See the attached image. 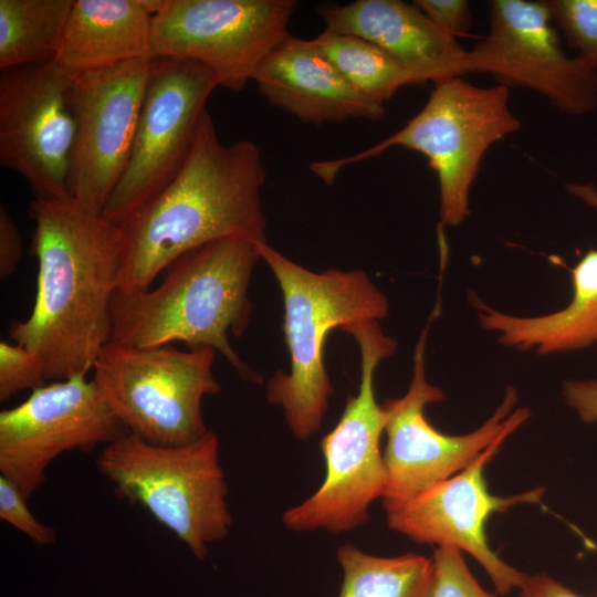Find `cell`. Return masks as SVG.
Masks as SVG:
<instances>
[{
    "label": "cell",
    "mask_w": 597,
    "mask_h": 597,
    "mask_svg": "<svg viewBox=\"0 0 597 597\" xmlns=\"http://www.w3.org/2000/svg\"><path fill=\"white\" fill-rule=\"evenodd\" d=\"M31 253L38 260L33 310L9 337L43 363L45 379L86 376L111 339V303L123 255L121 227L74 198H34Z\"/></svg>",
    "instance_id": "6da1fadb"
},
{
    "label": "cell",
    "mask_w": 597,
    "mask_h": 597,
    "mask_svg": "<svg viewBox=\"0 0 597 597\" xmlns=\"http://www.w3.org/2000/svg\"><path fill=\"white\" fill-rule=\"evenodd\" d=\"M431 559L432 575L426 597H494L473 577L459 548L437 547Z\"/></svg>",
    "instance_id": "d4e9b609"
},
{
    "label": "cell",
    "mask_w": 597,
    "mask_h": 597,
    "mask_svg": "<svg viewBox=\"0 0 597 597\" xmlns=\"http://www.w3.org/2000/svg\"><path fill=\"white\" fill-rule=\"evenodd\" d=\"M219 82L190 61L156 56L123 177L102 216L122 226L159 195L188 160Z\"/></svg>",
    "instance_id": "30bf717a"
},
{
    "label": "cell",
    "mask_w": 597,
    "mask_h": 597,
    "mask_svg": "<svg viewBox=\"0 0 597 597\" xmlns=\"http://www.w3.org/2000/svg\"><path fill=\"white\" fill-rule=\"evenodd\" d=\"M356 342L360 355V383L348 396L336 426L322 438L325 476L305 501L282 515L285 526L303 532L341 533L368 521V509L383 498L387 473L379 449L386 412L375 398L374 376L384 359L394 355L397 342L378 321H363L343 328Z\"/></svg>",
    "instance_id": "52a82bcc"
},
{
    "label": "cell",
    "mask_w": 597,
    "mask_h": 597,
    "mask_svg": "<svg viewBox=\"0 0 597 597\" xmlns=\"http://www.w3.org/2000/svg\"><path fill=\"white\" fill-rule=\"evenodd\" d=\"M552 22L576 56L597 71V0H546Z\"/></svg>",
    "instance_id": "cb8c5ba5"
},
{
    "label": "cell",
    "mask_w": 597,
    "mask_h": 597,
    "mask_svg": "<svg viewBox=\"0 0 597 597\" xmlns=\"http://www.w3.org/2000/svg\"><path fill=\"white\" fill-rule=\"evenodd\" d=\"M258 243L242 237L219 239L172 261L155 289L117 290L111 303L109 342L134 347L175 342L189 349L210 347L243 379L261 383L260 374L237 355L228 338L229 333L241 336L251 318L248 291L261 259Z\"/></svg>",
    "instance_id": "3957f363"
},
{
    "label": "cell",
    "mask_w": 597,
    "mask_h": 597,
    "mask_svg": "<svg viewBox=\"0 0 597 597\" xmlns=\"http://www.w3.org/2000/svg\"><path fill=\"white\" fill-rule=\"evenodd\" d=\"M488 34L467 52L465 74L523 87L573 116L597 107V71L563 49L546 0H490Z\"/></svg>",
    "instance_id": "7c38bea8"
},
{
    "label": "cell",
    "mask_w": 597,
    "mask_h": 597,
    "mask_svg": "<svg viewBox=\"0 0 597 597\" xmlns=\"http://www.w3.org/2000/svg\"><path fill=\"white\" fill-rule=\"evenodd\" d=\"M129 430L85 376L42 385L0 412V472L29 499L64 452L91 451Z\"/></svg>",
    "instance_id": "4fadbf2b"
},
{
    "label": "cell",
    "mask_w": 597,
    "mask_h": 597,
    "mask_svg": "<svg viewBox=\"0 0 597 597\" xmlns=\"http://www.w3.org/2000/svg\"><path fill=\"white\" fill-rule=\"evenodd\" d=\"M74 0H0V69L55 61Z\"/></svg>",
    "instance_id": "44dd1931"
},
{
    "label": "cell",
    "mask_w": 597,
    "mask_h": 597,
    "mask_svg": "<svg viewBox=\"0 0 597 597\" xmlns=\"http://www.w3.org/2000/svg\"><path fill=\"white\" fill-rule=\"evenodd\" d=\"M22 256L19 230L4 207H0V279L3 281L15 270Z\"/></svg>",
    "instance_id": "f546056e"
},
{
    "label": "cell",
    "mask_w": 597,
    "mask_h": 597,
    "mask_svg": "<svg viewBox=\"0 0 597 597\" xmlns=\"http://www.w3.org/2000/svg\"><path fill=\"white\" fill-rule=\"evenodd\" d=\"M569 195L578 198L588 207L597 210V188L593 181L566 184Z\"/></svg>",
    "instance_id": "1f68e13d"
},
{
    "label": "cell",
    "mask_w": 597,
    "mask_h": 597,
    "mask_svg": "<svg viewBox=\"0 0 597 597\" xmlns=\"http://www.w3.org/2000/svg\"><path fill=\"white\" fill-rule=\"evenodd\" d=\"M509 88L481 87L463 76L436 84L423 107L399 130L350 156L312 163L310 169L333 185L342 169L380 156L394 147L428 159L439 184L441 227H458L470 217V190L488 149L520 130L509 106Z\"/></svg>",
    "instance_id": "5b68a950"
},
{
    "label": "cell",
    "mask_w": 597,
    "mask_h": 597,
    "mask_svg": "<svg viewBox=\"0 0 597 597\" xmlns=\"http://www.w3.org/2000/svg\"><path fill=\"white\" fill-rule=\"evenodd\" d=\"M283 296L282 329L290 354V371L277 370L266 384V398L282 408L298 440L322 425L333 387L324 364L328 334L363 321L387 317V296L363 270L313 272L259 242Z\"/></svg>",
    "instance_id": "277c9868"
},
{
    "label": "cell",
    "mask_w": 597,
    "mask_h": 597,
    "mask_svg": "<svg viewBox=\"0 0 597 597\" xmlns=\"http://www.w3.org/2000/svg\"><path fill=\"white\" fill-rule=\"evenodd\" d=\"M413 3L446 34L458 40L469 34L472 12L467 0H416Z\"/></svg>",
    "instance_id": "83f0119b"
},
{
    "label": "cell",
    "mask_w": 597,
    "mask_h": 597,
    "mask_svg": "<svg viewBox=\"0 0 597 597\" xmlns=\"http://www.w3.org/2000/svg\"><path fill=\"white\" fill-rule=\"evenodd\" d=\"M96 465L118 498L144 507L198 559L229 534L233 520L213 431L181 446L128 432L104 447Z\"/></svg>",
    "instance_id": "8992f818"
},
{
    "label": "cell",
    "mask_w": 597,
    "mask_h": 597,
    "mask_svg": "<svg viewBox=\"0 0 597 597\" xmlns=\"http://www.w3.org/2000/svg\"><path fill=\"white\" fill-rule=\"evenodd\" d=\"M325 29L368 40L422 84L463 76L468 50L441 31L415 3L357 0L318 9Z\"/></svg>",
    "instance_id": "e0dca14e"
},
{
    "label": "cell",
    "mask_w": 597,
    "mask_h": 597,
    "mask_svg": "<svg viewBox=\"0 0 597 597\" xmlns=\"http://www.w3.org/2000/svg\"><path fill=\"white\" fill-rule=\"evenodd\" d=\"M519 589L521 597H580L545 574L524 573Z\"/></svg>",
    "instance_id": "4dcf8cb0"
},
{
    "label": "cell",
    "mask_w": 597,
    "mask_h": 597,
    "mask_svg": "<svg viewBox=\"0 0 597 597\" xmlns=\"http://www.w3.org/2000/svg\"><path fill=\"white\" fill-rule=\"evenodd\" d=\"M252 81L270 104L303 123L379 121L386 114L385 105L360 95L312 40L290 35L261 63Z\"/></svg>",
    "instance_id": "ac0fdd59"
},
{
    "label": "cell",
    "mask_w": 597,
    "mask_h": 597,
    "mask_svg": "<svg viewBox=\"0 0 597 597\" xmlns=\"http://www.w3.org/2000/svg\"><path fill=\"white\" fill-rule=\"evenodd\" d=\"M154 59L72 74L76 134L69 190L87 211L102 214L125 172Z\"/></svg>",
    "instance_id": "5bb4252c"
},
{
    "label": "cell",
    "mask_w": 597,
    "mask_h": 597,
    "mask_svg": "<svg viewBox=\"0 0 597 597\" xmlns=\"http://www.w3.org/2000/svg\"><path fill=\"white\" fill-rule=\"evenodd\" d=\"M216 350L187 352L172 344L134 347L109 342L94 367L93 383L129 432L159 446H181L203 437L202 398L216 395Z\"/></svg>",
    "instance_id": "ba28073f"
},
{
    "label": "cell",
    "mask_w": 597,
    "mask_h": 597,
    "mask_svg": "<svg viewBox=\"0 0 597 597\" xmlns=\"http://www.w3.org/2000/svg\"><path fill=\"white\" fill-rule=\"evenodd\" d=\"M295 0H164L153 17L155 56L195 62L240 92L291 34Z\"/></svg>",
    "instance_id": "8fae6325"
},
{
    "label": "cell",
    "mask_w": 597,
    "mask_h": 597,
    "mask_svg": "<svg viewBox=\"0 0 597 597\" xmlns=\"http://www.w3.org/2000/svg\"><path fill=\"white\" fill-rule=\"evenodd\" d=\"M442 284V282H439ZM441 285L413 352L412 377L407 392L381 405L386 412L387 473L384 507L406 502L463 470L502 436H510L531 415L528 408H513L516 390L507 387L503 401L476 430L450 436L437 430L426 418L428 404L446 398L426 377V345L433 322L441 314Z\"/></svg>",
    "instance_id": "9c48e42d"
},
{
    "label": "cell",
    "mask_w": 597,
    "mask_h": 597,
    "mask_svg": "<svg viewBox=\"0 0 597 597\" xmlns=\"http://www.w3.org/2000/svg\"><path fill=\"white\" fill-rule=\"evenodd\" d=\"M42 360L19 344L0 343V401L3 402L21 390L44 385Z\"/></svg>",
    "instance_id": "484cf974"
},
{
    "label": "cell",
    "mask_w": 597,
    "mask_h": 597,
    "mask_svg": "<svg viewBox=\"0 0 597 597\" xmlns=\"http://www.w3.org/2000/svg\"><path fill=\"white\" fill-rule=\"evenodd\" d=\"M312 41L344 78L369 101L385 105L400 88L422 85L386 51L360 36L325 29Z\"/></svg>",
    "instance_id": "7402d4cb"
},
{
    "label": "cell",
    "mask_w": 597,
    "mask_h": 597,
    "mask_svg": "<svg viewBox=\"0 0 597 597\" xmlns=\"http://www.w3.org/2000/svg\"><path fill=\"white\" fill-rule=\"evenodd\" d=\"M344 579L338 597H426L432 559L418 554L380 557L353 544L339 546Z\"/></svg>",
    "instance_id": "603a6c76"
},
{
    "label": "cell",
    "mask_w": 597,
    "mask_h": 597,
    "mask_svg": "<svg viewBox=\"0 0 597 597\" xmlns=\"http://www.w3.org/2000/svg\"><path fill=\"white\" fill-rule=\"evenodd\" d=\"M20 489L4 475H0V517L38 545L48 546L56 542L53 527L38 521L29 510Z\"/></svg>",
    "instance_id": "4316f807"
},
{
    "label": "cell",
    "mask_w": 597,
    "mask_h": 597,
    "mask_svg": "<svg viewBox=\"0 0 597 597\" xmlns=\"http://www.w3.org/2000/svg\"><path fill=\"white\" fill-rule=\"evenodd\" d=\"M164 0H74L54 62L74 74L156 57L153 17Z\"/></svg>",
    "instance_id": "d6986e66"
},
{
    "label": "cell",
    "mask_w": 597,
    "mask_h": 597,
    "mask_svg": "<svg viewBox=\"0 0 597 597\" xmlns=\"http://www.w3.org/2000/svg\"><path fill=\"white\" fill-rule=\"evenodd\" d=\"M509 436H502L463 470L417 496L386 507L388 526L415 542L469 553L491 577L500 594L519 588L524 573L503 562L488 543L485 524L493 513L523 503L541 502L545 488L512 496L489 492L484 468Z\"/></svg>",
    "instance_id": "2e32d148"
},
{
    "label": "cell",
    "mask_w": 597,
    "mask_h": 597,
    "mask_svg": "<svg viewBox=\"0 0 597 597\" xmlns=\"http://www.w3.org/2000/svg\"><path fill=\"white\" fill-rule=\"evenodd\" d=\"M567 269L573 295L564 308L540 316H515L470 295L480 325L499 332V344L523 352L533 349L538 355L579 350L597 343V250L589 249Z\"/></svg>",
    "instance_id": "ffe728a7"
},
{
    "label": "cell",
    "mask_w": 597,
    "mask_h": 597,
    "mask_svg": "<svg viewBox=\"0 0 597 597\" xmlns=\"http://www.w3.org/2000/svg\"><path fill=\"white\" fill-rule=\"evenodd\" d=\"M265 179L256 145L247 139L223 144L207 111L180 172L119 226L123 255L117 290H148L177 258L219 239L266 242L261 198Z\"/></svg>",
    "instance_id": "7a4b0ae2"
},
{
    "label": "cell",
    "mask_w": 597,
    "mask_h": 597,
    "mask_svg": "<svg viewBox=\"0 0 597 597\" xmlns=\"http://www.w3.org/2000/svg\"><path fill=\"white\" fill-rule=\"evenodd\" d=\"M71 78L54 61L0 74V165L22 176L38 199L72 198Z\"/></svg>",
    "instance_id": "9a60e30c"
},
{
    "label": "cell",
    "mask_w": 597,
    "mask_h": 597,
    "mask_svg": "<svg viewBox=\"0 0 597 597\" xmlns=\"http://www.w3.org/2000/svg\"><path fill=\"white\" fill-rule=\"evenodd\" d=\"M563 397L584 423L597 422V379L565 380Z\"/></svg>",
    "instance_id": "f1b7e54d"
}]
</instances>
